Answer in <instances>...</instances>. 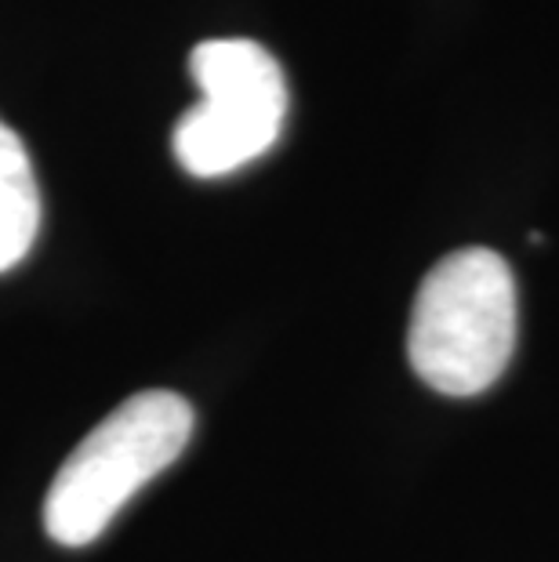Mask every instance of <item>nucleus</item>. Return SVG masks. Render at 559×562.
I'll return each instance as SVG.
<instances>
[{
  "mask_svg": "<svg viewBox=\"0 0 559 562\" xmlns=\"http://www.w3.org/2000/svg\"><path fill=\"white\" fill-rule=\"evenodd\" d=\"M516 349V280L502 255L469 247L429 269L414 297L407 356L425 385L476 396L505 374Z\"/></svg>",
  "mask_w": 559,
  "mask_h": 562,
  "instance_id": "1",
  "label": "nucleus"
},
{
  "mask_svg": "<svg viewBox=\"0 0 559 562\" xmlns=\"http://www.w3.org/2000/svg\"><path fill=\"white\" fill-rule=\"evenodd\" d=\"M193 406L164 389L124 400L77 442L44 497V530L55 544L85 548L142 486L182 458Z\"/></svg>",
  "mask_w": 559,
  "mask_h": 562,
  "instance_id": "2",
  "label": "nucleus"
},
{
  "mask_svg": "<svg viewBox=\"0 0 559 562\" xmlns=\"http://www.w3.org/2000/svg\"><path fill=\"white\" fill-rule=\"evenodd\" d=\"M200 102L175 124L186 175L222 178L266 157L288 121V80L266 47L244 37L204 41L189 55Z\"/></svg>",
  "mask_w": 559,
  "mask_h": 562,
  "instance_id": "3",
  "label": "nucleus"
},
{
  "mask_svg": "<svg viewBox=\"0 0 559 562\" xmlns=\"http://www.w3.org/2000/svg\"><path fill=\"white\" fill-rule=\"evenodd\" d=\"M41 229V189L22 138L0 121V272L30 255Z\"/></svg>",
  "mask_w": 559,
  "mask_h": 562,
  "instance_id": "4",
  "label": "nucleus"
}]
</instances>
